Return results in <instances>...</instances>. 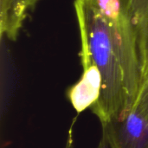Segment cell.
<instances>
[{
	"label": "cell",
	"instance_id": "1",
	"mask_svg": "<svg viewBox=\"0 0 148 148\" xmlns=\"http://www.w3.org/2000/svg\"><path fill=\"white\" fill-rule=\"evenodd\" d=\"M80 41L101 75L98 101L91 108L103 127L134 105L147 52L123 0H75Z\"/></svg>",
	"mask_w": 148,
	"mask_h": 148
},
{
	"label": "cell",
	"instance_id": "2",
	"mask_svg": "<svg viewBox=\"0 0 148 148\" xmlns=\"http://www.w3.org/2000/svg\"><path fill=\"white\" fill-rule=\"evenodd\" d=\"M109 148H148V116L132 108L101 127Z\"/></svg>",
	"mask_w": 148,
	"mask_h": 148
},
{
	"label": "cell",
	"instance_id": "3",
	"mask_svg": "<svg viewBox=\"0 0 148 148\" xmlns=\"http://www.w3.org/2000/svg\"><path fill=\"white\" fill-rule=\"evenodd\" d=\"M81 60L82 65V76L68 92L69 100L77 114L91 108L98 101L101 89L100 70L92 60L87 45L82 41Z\"/></svg>",
	"mask_w": 148,
	"mask_h": 148
},
{
	"label": "cell",
	"instance_id": "4",
	"mask_svg": "<svg viewBox=\"0 0 148 148\" xmlns=\"http://www.w3.org/2000/svg\"><path fill=\"white\" fill-rule=\"evenodd\" d=\"M42 0H0L1 37L15 42L28 16Z\"/></svg>",
	"mask_w": 148,
	"mask_h": 148
},
{
	"label": "cell",
	"instance_id": "5",
	"mask_svg": "<svg viewBox=\"0 0 148 148\" xmlns=\"http://www.w3.org/2000/svg\"><path fill=\"white\" fill-rule=\"evenodd\" d=\"M136 23L143 47L148 50V0H123Z\"/></svg>",
	"mask_w": 148,
	"mask_h": 148
},
{
	"label": "cell",
	"instance_id": "6",
	"mask_svg": "<svg viewBox=\"0 0 148 148\" xmlns=\"http://www.w3.org/2000/svg\"><path fill=\"white\" fill-rule=\"evenodd\" d=\"M132 108H137L142 114L148 116V50L144 61L142 80L140 92L137 100Z\"/></svg>",
	"mask_w": 148,
	"mask_h": 148
},
{
	"label": "cell",
	"instance_id": "7",
	"mask_svg": "<svg viewBox=\"0 0 148 148\" xmlns=\"http://www.w3.org/2000/svg\"><path fill=\"white\" fill-rule=\"evenodd\" d=\"M95 148H109V146H108V141H107L106 138H105L102 134H101V140H100L98 145H97Z\"/></svg>",
	"mask_w": 148,
	"mask_h": 148
},
{
	"label": "cell",
	"instance_id": "8",
	"mask_svg": "<svg viewBox=\"0 0 148 148\" xmlns=\"http://www.w3.org/2000/svg\"><path fill=\"white\" fill-rule=\"evenodd\" d=\"M71 146H72V140H71V137H69V140L68 141L67 146L65 148H71Z\"/></svg>",
	"mask_w": 148,
	"mask_h": 148
}]
</instances>
